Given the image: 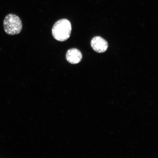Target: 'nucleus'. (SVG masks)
I'll list each match as a JSON object with an SVG mask.
<instances>
[{
  "mask_svg": "<svg viewBox=\"0 0 158 158\" xmlns=\"http://www.w3.org/2000/svg\"><path fill=\"white\" fill-rule=\"evenodd\" d=\"M82 53L78 49L76 48L69 49L66 53L67 60L71 64H78L82 60Z\"/></svg>",
  "mask_w": 158,
  "mask_h": 158,
  "instance_id": "20e7f679",
  "label": "nucleus"
},
{
  "mask_svg": "<svg viewBox=\"0 0 158 158\" xmlns=\"http://www.w3.org/2000/svg\"><path fill=\"white\" fill-rule=\"evenodd\" d=\"M72 25L68 20H59L55 23L52 29V34L56 40L64 41L70 37L72 31Z\"/></svg>",
  "mask_w": 158,
  "mask_h": 158,
  "instance_id": "f257e3e1",
  "label": "nucleus"
},
{
  "mask_svg": "<svg viewBox=\"0 0 158 158\" xmlns=\"http://www.w3.org/2000/svg\"><path fill=\"white\" fill-rule=\"evenodd\" d=\"M91 45L93 49L98 53L104 52L108 48L107 41L100 36L94 37L91 41Z\"/></svg>",
  "mask_w": 158,
  "mask_h": 158,
  "instance_id": "7ed1b4c3",
  "label": "nucleus"
},
{
  "mask_svg": "<svg viewBox=\"0 0 158 158\" xmlns=\"http://www.w3.org/2000/svg\"><path fill=\"white\" fill-rule=\"evenodd\" d=\"M3 25L5 32L10 35L19 34L23 29L22 22L20 19L13 14H9L6 16Z\"/></svg>",
  "mask_w": 158,
  "mask_h": 158,
  "instance_id": "f03ea898",
  "label": "nucleus"
}]
</instances>
